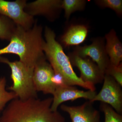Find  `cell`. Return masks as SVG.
Instances as JSON below:
<instances>
[{"label":"cell","instance_id":"obj_18","mask_svg":"<svg viewBox=\"0 0 122 122\" xmlns=\"http://www.w3.org/2000/svg\"><path fill=\"white\" fill-rule=\"evenodd\" d=\"M100 108L105 115V122H122V115L109 105L102 102Z\"/></svg>","mask_w":122,"mask_h":122},{"label":"cell","instance_id":"obj_15","mask_svg":"<svg viewBox=\"0 0 122 122\" xmlns=\"http://www.w3.org/2000/svg\"><path fill=\"white\" fill-rule=\"evenodd\" d=\"M86 1L85 0H62L61 8L65 11V17L68 20L71 14L77 11H82L85 9Z\"/></svg>","mask_w":122,"mask_h":122},{"label":"cell","instance_id":"obj_16","mask_svg":"<svg viewBox=\"0 0 122 122\" xmlns=\"http://www.w3.org/2000/svg\"><path fill=\"white\" fill-rule=\"evenodd\" d=\"M16 25L10 19L0 14V39L10 41Z\"/></svg>","mask_w":122,"mask_h":122},{"label":"cell","instance_id":"obj_3","mask_svg":"<svg viewBox=\"0 0 122 122\" xmlns=\"http://www.w3.org/2000/svg\"><path fill=\"white\" fill-rule=\"evenodd\" d=\"M45 36L46 41L43 45V51L54 73L61 76L66 85L77 86L86 89L96 90L95 85L85 82L77 76L69 57L64 52L61 45L56 41L54 32L46 27L45 29Z\"/></svg>","mask_w":122,"mask_h":122},{"label":"cell","instance_id":"obj_11","mask_svg":"<svg viewBox=\"0 0 122 122\" xmlns=\"http://www.w3.org/2000/svg\"><path fill=\"white\" fill-rule=\"evenodd\" d=\"M90 101L77 106L61 105V110L69 114L71 122H100L98 111L94 108Z\"/></svg>","mask_w":122,"mask_h":122},{"label":"cell","instance_id":"obj_2","mask_svg":"<svg viewBox=\"0 0 122 122\" xmlns=\"http://www.w3.org/2000/svg\"><path fill=\"white\" fill-rule=\"evenodd\" d=\"M42 32L41 26L36 23L28 29L16 25L9 44L0 49V56L6 54L17 55L24 65L34 69L39 61L46 58L43 50L45 41Z\"/></svg>","mask_w":122,"mask_h":122},{"label":"cell","instance_id":"obj_4","mask_svg":"<svg viewBox=\"0 0 122 122\" xmlns=\"http://www.w3.org/2000/svg\"><path fill=\"white\" fill-rule=\"evenodd\" d=\"M0 62L7 64L11 69L13 84L7 90L13 92L20 100L38 98L33 82L34 69L28 67L20 61H11L0 56Z\"/></svg>","mask_w":122,"mask_h":122},{"label":"cell","instance_id":"obj_13","mask_svg":"<svg viewBox=\"0 0 122 122\" xmlns=\"http://www.w3.org/2000/svg\"><path fill=\"white\" fill-rule=\"evenodd\" d=\"M88 31V27L85 25L72 24L61 37V42L66 47L79 45L86 39Z\"/></svg>","mask_w":122,"mask_h":122},{"label":"cell","instance_id":"obj_9","mask_svg":"<svg viewBox=\"0 0 122 122\" xmlns=\"http://www.w3.org/2000/svg\"><path fill=\"white\" fill-rule=\"evenodd\" d=\"M46 58L40 60L35 65L33 73V82L37 92H42L45 94L53 95L56 88L52 81L54 72Z\"/></svg>","mask_w":122,"mask_h":122},{"label":"cell","instance_id":"obj_8","mask_svg":"<svg viewBox=\"0 0 122 122\" xmlns=\"http://www.w3.org/2000/svg\"><path fill=\"white\" fill-rule=\"evenodd\" d=\"M68 57L72 65L79 70L81 72L80 78L83 81L95 86L103 81L105 75L91 59L79 56L73 53H70Z\"/></svg>","mask_w":122,"mask_h":122},{"label":"cell","instance_id":"obj_10","mask_svg":"<svg viewBox=\"0 0 122 122\" xmlns=\"http://www.w3.org/2000/svg\"><path fill=\"white\" fill-rule=\"evenodd\" d=\"M97 94L96 91H84L78 89L74 86L65 85L59 86L56 88L53 95L51 108L52 111H57L58 107L62 103L69 100L74 101L79 98H84L91 101Z\"/></svg>","mask_w":122,"mask_h":122},{"label":"cell","instance_id":"obj_20","mask_svg":"<svg viewBox=\"0 0 122 122\" xmlns=\"http://www.w3.org/2000/svg\"><path fill=\"white\" fill-rule=\"evenodd\" d=\"M111 76L121 86H122V65L121 63L115 66L111 65L106 71L105 74Z\"/></svg>","mask_w":122,"mask_h":122},{"label":"cell","instance_id":"obj_6","mask_svg":"<svg viewBox=\"0 0 122 122\" xmlns=\"http://www.w3.org/2000/svg\"><path fill=\"white\" fill-rule=\"evenodd\" d=\"M26 1H9L0 0V14L11 19L15 24L26 29L31 28L33 17L25 11Z\"/></svg>","mask_w":122,"mask_h":122},{"label":"cell","instance_id":"obj_1","mask_svg":"<svg viewBox=\"0 0 122 122\" xmlns=\"http://www.w3.org/2000/svg\"><path fill=\"white\" fill-rule=\"evenodd\" d=\"M53 97L22 100L18 98L10 101L3 110L0 122H65L58 111L51 110Z\"/></svg>","mask_w":122,"mask_h":122},{"label":"cell","instance_id":"obj_7","mask_svg":"<svg viewBox=\"0 0 122 122\" xmlns=\"http://www.w3.org/2000/svg\"><path fill=\"white\" fill-rule=\"evenodd\" d=\"M72 53L79 56L91 58L105 75L110 61L106 52L105 42L102 38L94 39L89 45L76 46Z\"/></svg>","mask_w":122,"mask_h":122},{"label":"cell","instance_id":"obj_19","mask_svg":"<svg viewBox=\"0 0 122 122\" xmlns=\"http://www.w3.org/2000/svg\"><path fill=\"white\" fill-rule=\"evenodd\" d=\"M96 4L103 8H109L114 10L119 16L122 15V0H97Z\"/></svg>","mask_w":122,"mask_h":122},{"label":"cell","instance_id":"obj_5","mask_svg":"<svg viewBox=\"0 0 122 122\" xmlns=\"http://www.w3.org/2000/svg\"><path fill=\"white\" fill-rule=\"evenodd\" d=\"M102 89L91 101H100L109 105L118 113H122V87L111 76L105 74Z\"/></svg>","mask_w":122,"mask_h":122},{"label":"cell","instance_id":"obj_17","mask_svg":"<svg viewBox=\"0 0 122 122\" xmlns=\"http://www.w3.org/2000/svg\"><path fill=\"white\" fill-rule=\"evenodd\" d=\"M7 80L5 77L0 78V114L5 109L6 104L17 98L13 92H8L5 89Z\"/></svg>","mask_w":122,"mask_h":122},{"label":"cell","instance_id":"obj_12","mask_svg":"<svg viewBox=\"0 0 122 122\" xmlns=\"http://www.w3.org/2000/svg\"><path fill=\"white\" fill-rule=\"evenodd\" d=\"M62 0H38L26 4L25 9L31 16L44 15L52 16L56 11L61 8Z\"/></svg>","mask_w":122,"mask_h":122},{"label":"cell","instance_id":"obj_14","mask_svg":"<svg viewBox=\"0 0 122 122\" xmlns=\"http://www.w3.org/2000/svg\"><path fill=\"white\" fill-rule=\"evenodd\" d=\"M106 43L105 49L110 59V64L118 66L122 60V44L114 29L111 30L105 36Z\"/></svg>","mask_w":122,"mask_h":122}]
</instances>
